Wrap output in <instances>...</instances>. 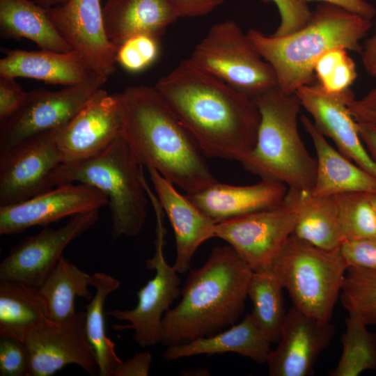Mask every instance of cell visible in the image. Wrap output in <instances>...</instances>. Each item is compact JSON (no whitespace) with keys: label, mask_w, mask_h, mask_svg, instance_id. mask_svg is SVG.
<instances>
[{"label":"cell","mask_w":376,"mask_h":376,"mask_svg":"<svg viewBox=\"0 0 376 376\" xmlns=\"http://www.w3.org/2000/svg\"><path fill=\"white\" fill-rule=\"evenodd\" d=\"M155 88L205 157L241 162L254 148L260 115L253 98L189 58L162 77Z\"/></svg>","instance_id":"6da1fadb"},{"label":"cell","mask_w":376,"mask_h":376,"mask_svg":"<svg viewBox=\"0 0 376 376\" xmlns=\"http://www.w3.org/2000/svg\"><path fill=\"white\" fill-rule=\"evenodd\" d=\"M118 95L121 136L143 166L186 194L217 182L196 141L155 86H130Z\"/></svg>","instance_id":"7a4b0ae2"},{"label":"cell","mask_w":376,"mask_h":376,"mask_svg":"<svg viewBox=\"0 0 376 376\" xmlns=\"http://www.w3.org/2000/svg\"><path fill=\"white\" fill-rule=\"evenodd\" d=\"M252 272L230 245L214 247L204 265L189 272L180 301L164 314L162 343H183L235 324Z\"/></svg>","instance_id":"3957f363"},{"label":"cell","mask_w":376,"mask_h":376,"mask_svg":"<svg viewBox=\"0 0 376 376\" xmlns=\"http://www.w3.org/2000/svg\"><path fill=\"white\" fill-rule=\"evenodd\" d=\"M372 19L338 6L322 3L301 28L283 36L249 29L253 47L274 69L278 87L285 93L311 84L314 66L324 53L334 48L361 53V40L372 27Z\"/></svg>","instance_id":"277c9868"},{"label":"cell","mask_w":376,"mask_h":376,"mask_svg":"<svg viewBox=\"0 0 376 376\" xmlns=\"http://www.w3.org/2000/svg\"><path fill=\"white\" fill-rule=\"evenodd\" d=\"M253 98L260 120L255 146L240 162L242 166L261 180L279 182L288 189L311 191L317 162L298 130L302 107L299 100L278 86Z\"/></svg>","instance_id":"5b68a950"},{"label":"cell","mask_w":376,"mask_h":376,"mask_svg":"<svg viewBox=\"0 0 376 376\" xmlns=\"http://www.w3.org/2000/svg\"><path fill=\"white\" fill-rule=\"evenodd\" d=\"M143 166L121 136L98 154L83 160L60 164L50 174L56 186L79 182L92 186L107 198L113 239L139 234L146 219L148 195Z\"/></svg>","instance_id":"8992f818"},{"label":"cell","mask_w":376,"mask_h":376,"mask_svg":"<svg viewBox=\"0 0 376 376\" xmlns=\"http://www.w3.org/2000/svg\"><path fill=\"white\" fill-rule=\"evenodd\" d=\"M347 268L339 248L324 249L293 234L269 267L293 306L322 322L331 321Z\"/></svg>","instance_id":"52a82bcc"},{"label":"cell","mask_w":376,"mask_h":376,"mask_svg":"<svg viewBox=\"0 0 376 376\" xmlns=\"http://www.w3.org/2000/svg\"><path fill=\"white\" fill-rule=\"evenodd\" d=\"M189 58L203 70L251 97L278 86L271 65L233 20L213 24Z\"/></svg>","instance_id":"ba28073f"},{"label":"cell","mask_w":376,"mask_h":376,"mask_svg":"<svg viewBox=\"0 0 376 376\" xmlns=\"http://www.w3.org/2000/svg\"><path fill=\"white\" fill-rule=\"evenodd\" d=\"M155 211L157 225L155 253L146 260V267L155 274L136 292L138 302L131 310L114 309L105 314L127 324H116L115 330H134V340L142 347L162 341V319L173 301L180 295L178 272L166 260L164 255L166 230L163 226V210L153 192L148 194Z\"/></svg>","instance_id":"9c48e42d"},{"label":"cell","mask_w":376,"mask_h":376,"mask_svg":"<svg viewBox=\"0 0 376 376\" xmlns=\"http://www.w3.org/2000/svg\"><path fill=\"white\" fill-rule=\"evenodd\" d=\"M297 205L288 189L279 205L216 224L214 237L228 243L253 272L269 269L293 233Z\"/></svg>","instance_id":"30bf717a"},{"label":"cell","mask_w":376,"mask_h":376,"mask_svg":"<svg viewBox=\"0 0 376 376\" xmlns=\"http://www.w3.org/2000/svg\"><path fill=\"white\" fill-rule=\"evenodd\" d=\"M107 77L93 74L84 81L58 91L28 92L22 108L1 123L0 153L36 135L63 128L95 96Z\"/></svg>","instance_id":"8fae6325"},{"label":"cell","mask_w":376,"mask_h":376,"mask_svg":"<svg viewBox=\"0 0 376 376\" xmlns=\"http://www.w3.org/2000/svg\"><path fill=\"white\" fill-rule=\"evenodd\" d=\"M99 210L79 213L57 229L45 228L13 246L0 264V281L19 282L38 288L63 256L65 247L92 227Z\"/></svg>","instance_id":"7c38bea8"},{"label":"cell","mask_w":376,"mask_h":376,"mask_svg":"<svg viewBox=\"0 0 376 376\" xmlns=\"http://www.w3.org/2000/svg\"><path fill=\"white\" fill-rule=\"evenodd\" d=\"M61 129L32 136L0 153V206L21 203L52 189L49 175L62 163L56 143Z\"/></svg>","instance_id":"4fadbf2b"},{"label":"cell","mask_w":376,"mask_h":376,"mask_svg":"<svg viewBox=\"0 0 376 376\" xmlns=\"http://www.w3.org/2000/svg\"><path fill=\"white\" fill-rule=\"evenodd\" d=\"M29 357V376H50L69 364H75L91 375H99L95 351L85 329V312L68 319L48 320L26 338Z\"/></svg>","instance_id":"5bb4252c"},{"label":"cell","mask_w":376,"mask_h":376,"mask_svg":"<svg viewBox=\"0 0 376 376\" xmlns=\"http://www.w3.org/2000/svg\"><path fill=\"white\" fill-rule=\"evenodd\" d=\"M46 9L60 35L93 71L107 78L113 75L118 47L107 37L100 0H68Z\"/></svg>","instance_id":"9a60e30c"},{"label":"cell","mask_w":376,"mask_h":376,"mask_svg":"<svg viewBox=\"0 0 376 376\" xmlns=\"http://www.w3.org/2000/svg\"><path fill=\"white\" fill-rule=\"evenodd\" d=\"M107 196L88 185L68 183L25 201L0 206V235L21 233L34 226H46L64 217L99 210Z\"/></svg>","instance_id":"2e32d148"},{"label":"cell","mask_w":376,"mask_h":376,"mask_svg":"<svg viewBox=\"0 0 376 376\" xmlns=\"http://www.w3.org/2000/svg\"><path fill=\"white\" fill-rule=\"evenodd\" d=\"M295 94L316 128L334 142L338 150L376 178V161L364 146L348 108L354 98L352 90L329 93L318 83L303 86Z\"/></svg>","instance_id":"e0dca14e"},{"label":"cell","mask_w":376,"mask_h":376,"mask_svg":"<svg viewBox=\"0 0 376 376\" xmlns=\"http://www.w3.org/2000/svg\"><path fill=\"white\" fill-rule=\"evenodd\" d=\"M122 112L118 93L101 88L56 136L62 163L91 157L121 134Z\"/></svg>","instance_id":"ac0fdd59"},{"label":"cell","mask_w":376,"mask_h":376,"mask_svg":"<svg viewBox=\"0 0 376 376\" xmlns=\"http://www.w3.org/2000/svg\"><path fill=\"white\" fill-rule=\"evenodd\" d=\"M335 330L331 322L320 321L291 307L283 322L278 345L267 357L269 375H313L317 359L329 346Z\"/></svg>","instance_id":"d6986e66"},{"label":"cell","mask_w":376,"mask_h":376,"mask_svg":"<svg viewBox=\"0 0 376 376\" xmlns=\"http://www.w3.org/2000/svg\"><path fill=\"white\" fill-rule=\"evenodd\" d=\"M156 196L173 227L176 256L174 268L185 274L191 258L205 241L214 237L216 223L203 213L187 196L180 194L174 185L152 168H147Z\"/></svg>","instance_id":"ffe728a7"},{"label":"cell","mask_w":376,"mask_h":376,"mask_svg":"<svg viewBox=\"0 0 376 376\" xmlns=\"http://www.w3.org/2000/svg\"><path fill=\"white\" fill-rule=\"evenodd\" d=\"M288 187L279 182L261 180L251 185L216 182L186 196L216 224L274 207L285 199Z\"/></svg>","instance_id":"44dd1931"},{"label":"cell","mask_w":376,"mask_h":376,"mask_svg":"<svg viewBox=\"0 0 376 376\" xmlns=\"http://www.w3.org/2000/svg\"><path fill=\"white\" fill-rule=\"evenodd\" d=\"M4 53L0 60V76L31 78L68 86L96 73L75 51L6 49Z\"/></svg>","instance_id":"7402d4cb"},{"label":"cell","mask_w":376,"mask_h":376,"mask_svg":"<svg viewBox=\"0 0 376 376\" xmlns=\"http://www.w3.org/2000/svg\"><path fill=\"white\" fill-rule=\"evenodd\" d=\"M317 155V172L311 191L318 196L349 192L376 194V178L336 150L306 116H301Z\"/></svg>","instance_id":"603a6c76"},{"label":"cell","mask_w":376,"mask_h":376,"mask_svg":"<svg viewBox=\"0 0 376 376\" xmlns=\"http://www.w3.org/2000/svg\"><path fill=\"white\" fill-rule=\"evenodd\" d=\"M102 11L107 37L117 47L140 33L159 38L179 18L169 0H106Z\"/></svg>","instance_id":"cb8c5ba5"},{"label":"cell","mask_w":376,"mask_h":376,"mask_svg":"<svg viewBox=\"0 0 376 376\" xmlns=\"http://www.w3.org/2000/svg\"><path fill=\"white\" fill-rule=\"evenodd\" d=\"M271 342L247 314L238 324L214 334L168 346L163 354L166 361L200 354L234 352L256 363H266Z\"/></svg>","instance_id":"d4e9b609"},{"label":"cell","mask_w":376,"mask_h":376,"mask_svg":"<svg viewBox=\"0 0 376 376\" xmlns=\"http://www.w3.org/2000/svg\"><path fill=\"white\" fill-rule=\"evenodd\" d=\"M293 191L297 216L292 234L324 249H338L344 237L337 194L318 196L311 191Z\"/></svg>","instance_id":"484cf974"},{"label":"cell","mask_w":376,"mask_h":376,"mask_svg":"<svg viewBox=\"0 0 376 376\" xmlns=\"http://www.w3.org/2000/svg\"><path fill=\"white\" fill-rule=\"evenodd\" d=\"M2 37L27 38L41 49L73 51L50 19L47 9L32 0H0Z\"/></svg>","instance_id":"4316f807"},{"label":"cell","mask_w":376,"mask_h":376,"mask_svg":"<svg viewBox=\"0 0 376 376\" xmlns=\"http://www.w3.org/2000/svg\"><path fill=\"white\" fill-rule=\"evenodd\" d=\"M48 320L37 288L19 282L0 281V336L24 343L33 331Z\"/></svg>","instance_id":"83f0119b"},{"label":"cell","mask_w":376,"mask_h":376,"mask_svg":"<svg viewBox=\"0 0 376 376\" xmlns=\"http://www.w3.org/2000/svg\"><path fill=\"white\" fill-rule=\"evenodd\" d=\"M91 276L63 256L59 259L38 288L49 320L60 322L73 315L77 296L88 301L93 298L88 290Z\"/></svg>","instance_id":"f1b7e54d"},{"label":"cell","mask_w":376,"mask_h":376,"mask_svg":"<svg viewBox=\"0 0 376 376\" xmlns=\"http://www.w3.org/2000/svg\"><path fill=\"white\" fill-rule=\"evenodd\" d=\"M90 283L95 293L85 306L86 333L95 353L99 375L113 376L123 361L116 354L115 343L107 336L104 308L106 298L120 283L109 274L95 272L91 275Z\"/></svg>","instance_id":"f546056e"},{"label":"cell","mask_w":376,"mask_h":376,"mask_svg":"<svg viewBox=\"0 0 376 376\" xmlns=\"http://www.w3.org/2000/svg\"><path fill=\"white\" fill-rule=\"evenodd\" d=\"M283 289L270 269L252 272L247 288V295L253 304L250 315L271 343L279 340L286 314Z\"/></svg>","instance_id":"4dcf8cb0"},{"label":"cell","mask_w":376,"mask_h":376,"mask_svg":"<svg viewBox=\"0 0 376 376\" xmlns=\"http://www.w3.org/2000/svg\"><path fill=\"white\" fill-rule=\"evenodd\" d=\"M342 334V354L331 376H358L366 370H376V332L359 319L348 315Z\"/></svg>","instance_id":"1f68e13d"},{"label":"cell","mask_w":376,"mask_h":376,"mask_svg":"<svg viewBox=\"0 0 376 376\" xmlns=\"http://www.w3.org/2000/svg\"><path fill=\"white\" fill-rule=\"evenodd\" d=\"M339 297L348 315L376 325V270L348 267Z\"/></svg>","instance_id":"d6a6232c"},{"label":"cell","mask_w":376,"mask_h":376,"mask_svg":"<svg viewBox=\"0 0 376 376\" xmlns=\"http://www.w3.org/2000/svg\"><path fill=\"white\" fill-rule=\"evenodd\" d=\"M337 196L344 242L376 237V211L368 194L349 192Z\"/></svg>","instance_id":"836d02e7"},{"label":"cell","mask_w":376,"mask_h":376,"mask_svg":"<svg viewBox=\"0 0 376 376\" xmlns=\"http://www.w3.org/2000/svg\"><path fill=\"white\" fill-rule=\"evenodd\" d=\"M314 75L326 92L339 93L350 89L357 77L355 63L344 48H334L321 56Z\"/></svg>","instance_id":"e575fe53"},{"label":"cell","mask_w":376,"mask_h":376,"mask_svg":"<svg viewBox=\"0 0 376 376\" xmlns=\"http://www.w3.org/2000/svg\"><path fill=\"white\" fill-rule=\"evenodd\" d=\"M159 38L148 33L133 36L118 47L116 62L130 72L142 71L159 55Z\"/></svg>","instance_id":"d590c367"},{"label":"cell","mask_w":376,"mask_h":376,"mask_svg":"<svg viewBox=\"0 0 376 376\" xmlns=\"http://www.w3.org/2000/svg\"><path fill=\"white\" fill-rule=\"evenodd\" d=\"M29 357L25 344L15 338L0 336V375L29 376Z\"/></svg>","instance_id":"8d00e7d4"},{"label":"cell","mask_w":376,"mask_h":376,"mask_svg":"<svg viewBox=\"0 0 376 376\" xmlns=\"http://www.w3.org/2000/svg\"><path fill=\"white\" fill-rule=\"evenodd\" d=\"M339 249L347 267L376 270V237L345 241Z\"/></svg>","instance_id":"74e56055"},{"label":"cell","mask_w":376,"mask_h":376,"mask_svg":"<svg viewBox=\"0 0 376 376\" xmlns=\"http://www.w3.org/2000/svg\"><path fill=\"white\" fill-rule=\"evenodd\" d=\"M28 92L15 78L0 76V124L15 115L23 106Z\"/></svg>","instance_id":"f35d334b"},{"label":"cell","mask_w":376,"mask_h":376,"mask_svg":"<svg viewBox=\"0 0 376 376\" xmlns=\"http://www.w3.org/2000/svg\"><path fill=\"white\" fill-rule=\"evenodd\" d=\"M274 3L280 13L279 29L285 32L295 31L308 20L311 10L303 0H263Z\"/></svg>","instance_id":"ab89813d"},{"label":"cell","mask_w":376,"mask_h":376,"mask_svg":"<svg viewBox=\"0 0 376 376\" xmlns=\"http://www.w3.org/2000/svg\"><path fill=\"white\" fill-rule=\"evenodd\" d=\"M348 108L357 122L376 128V86L363 97L352 99L348 103Z\"/></svg>","instance_id":"60d3db41"},{"label":"cell","mask_w":376,"mask_h":376,"mask_svg":"<svg viewBox=\"0 0 376 376\" xmlns=\"http://www.w3.org/2000/svg\"><path fill=\"white\" fill-rule=\"evenodd\" d=\"M225 0H169L179 17H192L208 14Z\"/></svg>","instance_id":"b9f144b4"},{"label":"cell","mask_w":376,"mask_h":376,"mask_svg":"<svg viewBox=\"0 0 376 376\" xmlns=\"http://www.w3.org/2000/svg\"><path fill=\"white\" fill-rule=\"evenodd\" d=\"M152 355L148 352H140L123 361L114 370L113 376H148Z\"/></svg>","instance_id":"7bdbcfd3"},{"label":"cell","mask_w":376,"mask_h":376,"mask_svg":"<svg viewBox=\"0 0 376 376\" xmlns=\"http://www.w3.org/2000/svg\"><path fill=\"white\" fill-rule=\"evenodd\" d=\"M305 2L309 1H318L322 3L331 4L350 13L359 15L366 18L373 19L376 14L375 7L365 0H303Z\"/></svg>","instance_id":"ee69618b"},{"label":"cell","mask_w":376,"mask_h":376,"mask_svg":"<svg viewBox=\"0 0 376 376\" xmlns=\"http://www.w3.org/2000/svg\"><path fill=\"white\" fill-rule=\"evenodd\" d=\"M360 54L366 71L376 77V26L374 33L366 40Z\"/></svg>","instance_id":"f6af8a7d"},{"label":"cell","mask_w":376,"mask_h":376,"mask_svg":"<svg viewBox=\"0 0 376 376\" xmlns=\"http://www.w3.org/2000/svg\"><path fill=\"white\" fill-rule=\"evenodd\" d=\"M360 137L366 149L376 161V128L366 123L357 122Z\"/></svg>","instance_id":"bcb514c9"},{"label":"cell","mask_w":376,"mask_h":376,"mask_svg":"<svg viewBox=\"0 0 376 376\" xmlns=\"http://www.w3.org/2000/svg\"><path fill=\"white\" fill-rule=\"evenodd\" d=\"M38 5L45 8H50L58 5L65 3L68 0H32Z\"/></svg>","instance_id":"7dc6e473"},{"label":"cell","mask_w":376,"mask_h":376,"mask_svg":"<svg viewBox=\"0 0 376 376\" xmlns=\"http://www.w3.org/2000/svg\"><path fill=\"white\" fill-rule=\"evenodd\" d=\"M368 197L376 211V194H368Z\"/></svg>","instance_id":"c3c4849f"}]
</instances>
